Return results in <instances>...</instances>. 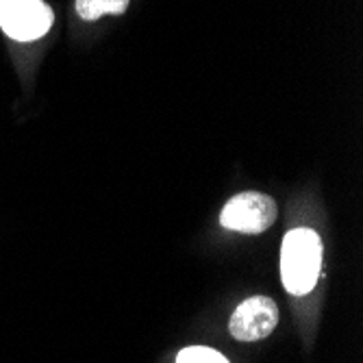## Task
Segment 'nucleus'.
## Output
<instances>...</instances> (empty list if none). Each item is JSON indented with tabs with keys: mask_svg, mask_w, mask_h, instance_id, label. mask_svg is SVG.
Wrapping results in <instances>:
<instances>
[{
	"mask_svg": "<svg viewBox=\"0 0 363 363\" xmlns=\"http://www.w3.org/2000/svg\"><path fill=\"white\" fill-rule=\"evenodd\" d=\"M322 268V242L311 228H294L281 248V279L289 294H309Z\"/></svg>",
	"mask_w": 363,
	"mask_h": 363,
	"instance_id": "obj_1",
	"label": "nucleus"
},
{
	"mask_svg": "<svg viewBox=\"0 0 363 363\" xmlns=\"http://www.w3.org/2000/svg\"><path fill=\"white\" fill-rule=\"evenodd\" d=\"M279 216L277 203L261 191H242L224 205L220 222L224 228L257 235L268 230Z\"/></svg>",
	"mask_w": 363,
	"mask_h": 363,
	"instance_id": "obj_2",
	"label": "nucleus"
},
{
	"mask_svg": "<svg viewBox=\"0 0 363 363\" xmlns=\"http://www.w3.org/2000/svg\"><path fill=\"white\" fill-rule=\"evenodd\" d=\"M0 26L11 40L33 42L52 26V11L42 0H0Z\"/></svg>",
	"mask_w": 363,
	"mask_h": 363,
	"instance_id": "obj_3",
	"label": "nucleus"
},
{
	"mask_svg": "<svg viewBox=\"0 0 363 363\" xmlns=\"http://www.w3.org/2000/svg\"><path fill=\"white\" fill-rule=\"evenodd\" d=\"M279 324V307L268 296L244 301L228 322V331L240 342H259L268 337Z\"/></svg>",
	"mask_w": 363,
	"mask_h": 363,
	"instance_id": "obj_4",
	"label": "nucleus"
},
{
	"mask_svg": "<svg viewBox=\"0 0 363 363\" xmlns=\"http://www.w3.org/2000/svg\"><path fill=\"white\" fill-rule=\"evenodd\" d=\"M130 0H77V13L83 20H98L103 16H122Z\"/></svg>",
	"mask_w": 363,
	"mask_h": 363,
	"instance_id": "obj_5",
	"label": "nucleus"
},
{
	"mask_svg": "<svg viewBox=\"0 0 363 363\" xmlns=\"http://www.w3.org/2000/svg\"><path fill=\"white\" fill-rule=\"evenodd\" d=\"M177 363H228V359L207 346H189L179 352Z\"/></svg>",
	"mask_w": 363,
	"mask_h": 363,
	"instance_id": "obj_6",
	"label": "nucleus"
}]
</instances>
